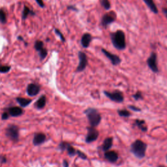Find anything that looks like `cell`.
Returning <instances> with one entry per match:
<instances>
[{
    "label": "cell",
    "mask_w": 167,
    "mask_h": 167,
    "mask_svg": "<svg viewBox=\"0 0 167 167\" xmlns=\"http://www.w3.org/2000/svg\"><path fill=\"white\" fill-rule=\"evenodd\" d=\"M104 157L108 161L112 163H116L118 159V154L114 151H105Z\"/></svg>",
    "instance_id": "cell-12"
},
{
    "label": "cell",
    "mask_w": 167,
    "mask_h": 167,
    "mask_svg": "<svg viewBox=\"0 0 167 167\" xmlns=\"http://www.w3.org/2000/svg\"><path fill=\"white\" fill-rule=\"evenodd\" d=\"M128 108L130 109L131 110H132L133 111H134V112H140L141 111L140 109H139V107H135V106H133V105H129Z\"/></svg>",
    "instance_id": "cell-33"
},
{
    "label": "cell",
    "mask_w": 167,
    "mask_h": 167,
    "mask_svg": "<svg viewBox=\"0 0 167 167\" xmlns=\"http://www.w3.org/2000/svg\"><path fill=\"white\" fill-rule=\"evenodd\" d=\"M18 39L20 40V41H24V39H23V37H22V36H18Z\"/></svg>",
    "instance_id": "cell-40"
},
{
    "label": "cell",
    "mask_w": 167,
    "mask_h": 167,
    "mask_svg": "<svg viewBox=\"0 0 167 167\" xmlns=\"http://www.w3.org/2000/svg\"><path fill=\"white\" fill-rule=\"evenodd\" d=\"M16 100L22 107H26L27 106H28L32 101V100L29 99L22 98V97H18L16 99Z\"/></svg>",
    "instance_id": "cell-20"
},
{
    "label": "cell",
    "mask_w": 167,
    "mask_h": 167,
    "mask_svg": "<svg viewBox=\"0 0 167 167\" xmlns=\"http://www.w3.org/2000/svg\"><path fill=\"white\" fill-rule=\"evenodd\" d=\"M67 151L68 154H69L70 156L73 157L75 155H77V149H75L73 146L71 144H69V145H68L67 149H66Z\"/></svg>",
    "instance_id": "cell-22"
},
{
    "label": "cell",
    "mask_w": 167,
    "mask_h": 167,
    "mask_svg": "<svg viewBox=\"0 0 167 167\" xmlns=\"http://www.w3.org/2000/svg\"><path fill=\"white\" fill-rule=\"evenodd\" d=\"M113 144V139L112 137H109L106 139L103 144L102 149L104 151H109V149L112 148Z\"/></svg>",
    "instance_id": "cell-16"
},
{
    "label": "cell",
    "mask_w": 167,
    "mask_h": 167,
    "mask_svg": "<svg viewBox=\"0 0 167 167\" xmlns=\"http://www.w3.org/2000/svg\"><path fill=\"white\" fill-rule=\"evenodd\" d=\"M92 35L88 33H84L82 35V37L81 38V40H80V43L84 48H87L89 47V44H90L91 42H92Z\"/></svg>",
    "instance_id": "cell-15"
},
{
    "label": "cell",
    "mask_w": 167,
    "mask_h": 167,
    "mask_svg": "<svg viewBox=\"0 0 167 167\" xmlns=\"http://www.w3.org/2000/svg\"><path fill=\"white\" fill-rule=\"evenodd\" d=\"M84 113L91 126L95 127L99 125L101 121V116L95 109L89 108L84 111Z\"/></svg>",
    "instance_id": "cell-3"
},
{
    "label": "cell",
    "mask_w": 167,
    "mask_h": 167,
    "mask_svg": "<svg viewBox=\"0 0 167 167\" xmlns=\"http://www.w3.org/2000/svg\"><path fill=\"white\" fill-rule=\"evenodd\" d=\"M78 58L79 63L77 68V72H82L88 65V57L84 52L80 51L78 52Z\"/></svg>",
    "instance_id": "cell-9"
},
{
    "label": "cell",
    "mask_w": 167,
    "mask_h": 167,
    "mask_svg": "<svg viewBox=\"0 0 167 167\" xmlns=\"http://www.w3.org/2000/svg\"><path fill=\"white\" fill-rule=\"evenodd\" d=\"M112 43L114 48L123 50L126 48L125 35L122 30H117L116 32L110 34Z\"/></svg>",
    "instance_id": "cell-1"
},
{
    "label": "cell",
    "mask_w": 167,
    "mask_h": 167,
    "mask_svg": "<svg viewBox=\"0 0 167 167\" xmlns=\"http://www.w3.org/2000/svg\"><path fill=\"white\" fill-rule=\"evenodd\" d=\"M146 62L149 69L154 73H157L159 72V68L157 65V56L156 53L151 52Z\"/></svg>",
    "instance_id": "cell-7"
},
{
    "label": "cell",
    "mask_w": 167,
    "mask_h": 167,
    "mask_svg": "<svg viewBox=\"0 0 167 167\" xmlns=\"http://www.w3.org/2000/svg\"><path fill=\"white\" fill-rule=\"evenodd\" d=\"M77 155H78V157H80L82 159H83V160H86L87 159V156L86 155V154L78 149H77Z\"/></svg>",
    "instance_id": "cell-32"
},
{
    "label": "cell",
    "mask_w": 167,
    "mask_h": 167,
    "mask_svg": "<svg viewBox=\"0 0 167 167\" xmlns=\"http://www.w3.org/2000/svg\"><path fill=\"white\" fill-rule=\"evenodd\" d=\"M144 2L149 7V9L151 10V12H153L155 14H157L159 13L157 7L155 5L153 0H144Z\"/></svg>",
    "instance_id": "cell-19"
},
{
    "label": "cell",
    "mask_w": 167,
    "mask_h": 167,
    "mask_svg": "<svg viewBox=\"0 0 167 167\" xmlns=\"http://www.w3.org/2000/svg\"><path fill=\"white\" fill-rule=\"evenodd\" d=\"M40 90H41V86L39 84H37L35 83H32L29 84L28 86L26 92L29 97H34L39 93Z\"/></svg>",
    "instance_id": "cell-11"
},
{
    "label": "cell",
    "mask_w": 167,
    "mask_h": 167,
    "mask_svg": "<svg viewBox=\"0 0 167 167\" xmlns=\"http://www.w3.org/2000/svg\"><path fill=\"white\" fill-rule=\"evenodd\" d=\"M133 97L134 99L136 101H138V100H140V99H143V96H142V94L141 92H137L136 94H134L133 95Z\"/></svg>",
    "instance_id": "cell-31"
},
{
    "label": "cell",
    "mask_w": 167,
    "mask_h": 167,
    "mask_svg": "<svg viewBox=\"0 0 167 167\" xmlns=\"http://www.w3.org/2000/svg\"><path fill=\"white\" fill-rule=\"evenodd\" d=\"M9 114L8 113V112H5L2 114V119L3 120H6V119H8L9 118Z\"/></svg>",
    "instance_id": "cell-34"
},
{
    "label": "cell",
    "mask_w": 167,
    "mask_h": 167,
    "mask_svg": "<svg viewBox=\"0 0 167 167\" xmlns=\"http://www.w3.org/2000/svg\"><path fill=\"white\" fill-rule=\"evenodd\" d=\"M29 14H32V15L35 14V13H33L31 10L29 9V7H28L27 6H24L23 11H22V20H26L28 17Z\"/></svg>",
    "instance_id": "cell-21"
},
{
    "label": "cell",
    "mask_w": 167,
    "mask_h": 167,
    "mask_svg": "<svg viewBox=\"0 0 167 167\" xmlns=\"http://www.w3.org/2000/svg\"><path fill=\"white\" fill-rule=\"evenodd\" d=\"M163 12L164 14L165 15L166 18H167V8H163Z\"/></svg>",
    "instance_id": "cell-39"
},
{
    "label": "cell",
    "mask_w": 167,
    "mask_h": 167,
    "mask_svg": "<svg viewBox=\"0 0 167 167\" xmlns=\"http://www.w3.org/2000/svg\"><path fill=\"white\" fill-rule=\"evenodd\" d=\"M7 112L9 115L13 117H18L23 114L24 111L21 107H11L7 109Z\"/></svg>",
    "instance_id": "cell-14"
},
{
    "label": "cell",
    "mask_w": 167,
    "mask_h": 167,
    "mask_svg": "<svg viewBox=\"0 0 167 167\" xmlns=\"http://www.w3.org/2000/svg\"><path fill=\"white\" fill-rule=\"evenodd\" d=\"M88 133L86 136V142L88 144L92 143L96 140H97L99 135V131L96 129L94 127H89L87 129Z\"/></svg>",
    "instance_id": "cell-8"
},
{
    "label": "cell",
    "mask_w": 167,
    "mask_h": 167,
    "mask_svg": "<svg viewBox=\"0 0 167 167\" xmlns=\"http://www.w3.org/2000/svg\"><path fill=\"white\" fill-rule=\"evenodd\" d=\"M147 144L140 140H136L131 146V152L139 159H142L146 156Z\"/></svg>",
    "instance_id": "cell-2"
},
{
    "label": "cell",
    "mask_w": 167,
    "mask_h": 167,
    "mask_svg": "<svg viewBox=\"0 0 167 167\" xmlns=\"http://www.w3.org/2000/svg\"><path fill=\"white\" fill-rule=\"evenodd\" d=\"M46 140V135L43 133H37L34 134L33 144L35 146H39Z\"/></svg>",
    "instance_id": "cell-13"
},
{
    "label": "cell",
    "mask_w": 167,
    "mask_h": 167,
    "mask_svg": "<svg viewBox=\"0 0 167 167\" xmlns=\"http://www.w3.org/2000/svg\"><path fill=\"white\" fill-rule=\"evenodd\" d=\"M104 95L112 101H114L116 103H122L124 101V97L122 92L120 91L116 90L113 92H109L104 91Z\"/></svg>",
    "instance_id": "cell-5"
},
{
    "label": "cell",
    "mask_w": 167,
    "mask_h": 167,
    "mask_svg": "<svg viewBox=\"0 0 167 167\" xmlns=\"http://www.w3.org/2000/svg\"><path fill=\"white\" fill-rule=\"evenodd\" d=\"M101 51L104 54V55L110 61L113 65H118L120 64V63L121 62V59L118 56L112 54L111 52L107 51V50H105L104 48H102Z\"/></svg>",
    "instance_id": "cell-10"
},
{
    "label": "cell",
    "mask_w": 167,
    "mask_h": 167,
    "mask_svg": "<svg viewBox=\"0 0 167 167\" xmlns=\"http://www.w3.org/2000/svg\"><path fill=\"white\" fill-rule=\"evenodd\" d=\"M46 103H47V97L45 95H42L39 99H38L35 104V107L39 109H43L45 105H46Z\"/></svg>",
    "instance_id": "cell-17"
},
{
    "label": "cell",
    "mask_w": 167,
    "mask_h": 167,
    "mask_svg": "<svg viewBox=\"0 0 167 167\" xmlns=\"http://www.w3.org/2000/svg\"><path fill=\"white\" fill-rule=\"evenodd\" d=\"M118 113L119 116L121 117H124V118H128L131 116L130 112H129L128 110L125 109H122V110H118Z\"/></svg>",
    "instance_id": "cell-23"
},
{
    "label": "cell",
    "mask_w": 167,
    "mask_h": 167,
    "mask_svg": "<svg viewBox=\"0 0 167 167\" xmlns=\"http://www.w3.org/2000/svg\"><path fill=\"white\" fill-rule=\"evenodd\" d=\"M101 4L105 10H109L111 8V5L109 0H101Z\"/></svg>",
    "instance_id": "cell-26"
},
{
    "label": "cell",
    "mask_w": 167,
    "mask_h": 167,
    "mask_svg": "<svg viewBox=\"0 0 167 167\" xmlns=\"http://www.w3.org/2000/svg\"><path fill=\"white\" fill-rule=\"evenodd\" d=\"M116 19V14L114 12H110L103 15L101 19V25L104 28H107L110 24L114 22Z\"/></svg>",
    "instance_id": "cell-6"
},
{
    "label": "cell",
    "mask_w": 167,
    "mask_h": 167,
    "mask_svg": "<svg viewBox=\"0 0 167 167\" xmlns=\"http://www.w3.org/2000/svg\"><path fill=\"white\" fill-rule=\"evenodd\" d=\"M54 32H55V33L59 37V39H60L61 41H62L63 43H65V37H64L63 35L62 34V32H61L59 31V29L55 28V29H54Z\"/></svg>",
    "instance_id": "cell-29"
},
{
    "label": "cell",
    "mask_w": 167,
    "mask_h": 167,
    "mask_svg": "<svg viewBox=\"0 0 167 167\" xmlns=\"http://www.w3.org/2000/svg\"><path fill=\"white\" fill-rule=\"evenodd\" d=\"M67 9H72V10H73V11H77V9H76L75 7H74L73 6H72V5H70V6L68 7V8H67Z\"/></svg>",
    "instance_id": "cell-38"
},
{
    "label": "cell",
    "mask_w": 167,
    "mask_h": 167,
    "mask_svg": "<svg viewBox=\"0 0 167 167\" xmlns=\"http://www.w3.org/2000/svg\"><path fill=\"white\" fill-rule=\"evenodd\" d=\"M157 167H166L164 166H163V165H159Z\"/></svg>",
    "instance_id": "cell-41"
},
{
    "label": "cell",
    "mask_w": 167,
    "mask_h": 167,
    "mask_svg": "<svg viewBox=\"0 0 167 167\" xmlns=\"http://www.w3.org/2000/svg\"><path fill=\"white\" fill-rule=\"evenodd\" d=\"M166 161H167V155H166Z\"/></svg>",
    "instance_id": "cell-42"
},
{
    "label": "cell",
    "mask_w": 167,
    "mask_h": 167,
    "mask_svg": "<svg viewBox=\"0 0 167 167\" xmlns=\"http://www.w3.org/2000/svg\"><path fill=\"white\" fill-rule=\"evenodd\" d=\"M34 48L37 51H40L41 49H43L44 48V43L42 41H39V40H37L35 42L34 44Z\"/></svg>",
    "instance_id": "cell-24"
},
{
    "label": "cell",
    "mask_w": 167,
    "mask_h": 167,
    "mask_svg": "<svg viewBox=\"0 0 167 167\" xmlns=\"http://www.w3.org/2000/svg\"><path fill=\"white\" fill-rule=\"evenodd\" d=\"M6 136L14 142H17L19 138V128L15 125H9L6 129Z\"/></svg>",
    "instance_id": "cell-4"
},
{
    "label": "cell",
    "mask_w": 167,
    "mask_h": 167,
    "mask_svg": "<svg viewBox=\"0 0 167 167\" xmlns=\"http://www.w3.org/2000/svg\"><path fill=\"white\" fill-rule=\"evenodd\" d=\"M69 143L68 142H61L59 144V148L60 150L62 151H64V150H66L68 145H69Z\"/></svg>",
    "instance_id": "cell-30"
},
{
    "label": "cell",
    "mask_w": 167,
    "mask_h": 167,
    "mask_svg": "<svg viewBox=\"0 0 167 167\" xmlns=\"http://www.w3.org/2000/svg\"><path fill=\"white\" fill-rule=\"evenodd\" d=\"M11 67L9 65H0V73H7L10 71Z\"/></svg>",
    "instance_id": "cell-28"
},
{
    "label": "cell",
    "mask_w": 167,
    "mask_h": 167,
    "mask_svg": "<svg viewBox=\"0 0 167 167\" xmlns=\"http://www.w3.org/2000/svg\"><path fill=\"white\" fill-rule=\"evenodd\" d=\"M7 161V159L5 156L3 155H0V163H2V164H4V163H6Z\"/></svg>",
    "instance_id": "cell-36"
},
{
    "label": "cell",
    "mask_w": 167,
    "mask_h": 167,
    "mask_svg": "<svg viewBox=\"0 0 167 167\" xmlns=\"http://www.w3.org/2000/svg\"><path fill=\"white\" fill-rule=\"evenodd\" d=\"M7 21V16L4 10L3 9H0V22L2 24H6Z\"/></svg>",
    "instance_id": "cell-25"
},
{
    "label": "cell",
    "mask_w": 167,
    "mask_h": 167,
    "mask_svg": "<svg viewBox=\"0 0 167 167\" xmlns=\"http://www.w3.org/2000/svg\"><path fill=\"white\" fill-rule=\"evenodd\" d=\"M35 2L40 7H41V8H44L45 5H44V3L43 0H35Z\"/></svg>",
    "instance_id": "cell-35"
},
{
    "label": "cell",
    "mask_w": 167,
    "mask_h": 167,
    "mask_svg": "<svg viewBox=\"0 0 167 167\" xmlns=\"http://www.w3.org/2000/svg\"><path fill=\"white\" fill-rule=\"evenodd\" d=\"M47 54H48V50L45 48H43L40 51H39V56L40 57L41 60H43L44 59L46 58Z\"/></svg>",
    "instance_id": "cell-27"
},
{
    "label": "cell",
    "mask_w": 167,
    "mask_h": 167,
    "mask_svg": "<svg viewBox=\"0 0 167 167\" xmlns=\"http://www.w3.org/2000/svg\"><path fill=\"white\" fill-rule=\"evenodd\" d=\"M63 164L64 167H69V163L67 160H63Z\"/></svg>",
    "instance_id": "cell-37"
},
{
    "label": "cell",
    "mask_w": 167,
    "mask_h": 167,
    "mask_svg": "<svg viewBox=\"0 0 167 167\" xmlns=\"http://www.w3.org/2000/svg\"><path fill=\"white\" fill-rule=\"evenodd\" d=\"M145 124V121L142 119H136L134 121V125L139 127L143 132H146L148 131V128Z\"/></svg>",
    "instance_id": "cell-18"
}]
</instances>
